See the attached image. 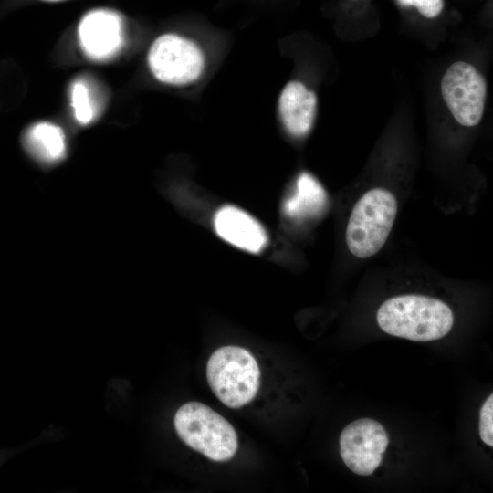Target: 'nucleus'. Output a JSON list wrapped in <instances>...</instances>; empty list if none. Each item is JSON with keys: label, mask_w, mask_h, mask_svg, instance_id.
<instances>
[{"label": "nucleus", "mask_w": 493, "mask_h": 493, "mask_svg": "<svg viewBox=\"0 0 493 493\" xmlns=\"http://www.w3.org/2000/svg\"><path fill=\"white\" fill-rule=\"evenodd\" d=\"M214 226L222 239L250 253L260 252L267 243L263 226L248 213L234 205H226L217 210Z\"/></svg>", "instance_id": "nucleus-9"}, {"label": "nucleus", "mask_w": 493, "mask_h": 493, "mask_svg": "<svg viewBox=\"0 0 493 493\" xmlns=\"http://www.w3.org/2000/svg\"><path fill=\"white\" fill-rule=\"evenodd\" d=\"M398 205L384 188L367 191L355 204L348 220L345 240L349 251L359 258L377 254L392 231Z\"/></svg>", "instance_id": "nucleus-2"}, {"label": "nucleus", "mask_w": 493, "mask_h": 493, "mask_svg": "<svg viewBox=\"0 0 493 493\" xmlns=\"http://www.w3.org/2000/svg\"><path fill=\"white\" fill-rule=\"evenodd\" d=\"M25 145L34 158L44 163H54L66 153L62 129L50 122H38L26 132Z\"/></svg>", "instance_id": "nucleus-11"}, {"label": "nucleus", "mask_w": 493, "mask_h": 493, "mask_svg": "<svg viewBox=\"0 0 493 493\" xmlns=\"http://www.w3.org/2000/svg\"><path fill=\"white\" fill-rule=\"evenodd\" d=\"M151 72L159 81L175 86L195 81L205 68L200 47L186 37L164 34L157 37L148 52Z\"/></svg>", "instance_id": "nucleus-5"}, {"label": "nucleus", "mask_w": 493, "mask_h": 493, "mask_svg": "<svg viewBox=\"0 0 493 493\" xmlns=\"http://www.w3.org/2000/svg\"><path fill=\"white\" fill-rule=\"evenodd\" d=\"M402 6H414L426 18L437 16L444 8V0H396Z\"/></svg>", "instance_id": "nucleus-15"}, {"label": "nucleus", "mask_w": 493, "mask_h": 493, "mask_svg": "<svg viewBox=\"0 0 493 493\" xmlns=\"http://www.w3.org/2000/svg\"><path fill=\"white\" fill-rule=\"evenodd\" d=\"M71 100L78 122L81 124L89 123L94 116V110L89 89L83 81L78 80L73 84Z\"/></svg>", "instance_id": "nucleus-13"}, {"label": "nucleus", "mask_w": 493, "mask_h": 493, "mask_svg": "<svg viewBox=\"0 0 493 493\" xmlns=\"http://www.w3.org/2000/svg\"><path fill=\"white\" fill-rule=\"evenodd\" d=\"M179 437L213 461H227L237 450V435L231 424L199 402L183 404L174 415Z\"/></svg>", "instance_id": "nucleus-4"}, {"label": "nucleus", "mask_w": 493, "mask_h": 493, "mask_svg": "<svg viewBox=\"0 0 493 493\" xmlns=\"http://www.w3.org/2000/svg\"><path fill=\"white\" fill-rule=\"evenodd\" d=\"M324 202V191L308 173H301L294 194L283 204V212L290 217H302L320 210Z\"/></svg>", "instance_id": "nucleus-12"}, {"label": "nucleus", "mask_w": 493, "mask_h": 493, "mask_svg": "<svg viewBox=\"0 0 493 493\" xmlns=\"http://www.w3.org/2000/svg\"><path fill=\"white\" fill-rule=\"evenodd\" d=\"M388 442L386 431L379 422L361 418L341 431L340 454L349 469L368 476L380 466Z\"/></svg>", "instance_id": "nucleus-7"}, {"label": "nucleus", "mask_w": 493, "mask_h": 493, "mask_svg": "<svg viewBox=\"0 0 493 493\" xmlns=\"http://www.w3.org/2000/svg\"><path fill=\"white\" fill-rule=\"evenodd\" d=\"M206 377L211 390L225 405L238 408L256 396L260 371L249 351L229 345L212 353L206 365Z\"/></svg>", "instance_id": "nucleus-3"}, {"label": "nucleus", "mask_w": 493, "mask_h": 493, "mask_svg": "<svg viewBox=\"0 0 493 493\" xmlns=\"http://www.w3.org/2000/svg\"><path fill=\"white\" fill-rule=\"evenodd\" d=\"M79 39L83 51L95 60L113 56L122 44V23L116 13L99 9L86 14L79 25Z\"/></svg>", "instance_id": "nucleus-8"}, {"label": "nucleus", "mask_w": 493, "mask_h": 493, "mask_svg": "<svg viewBox=\"0 0 493 493\" xmlns=\"http://www.w3.org/2000/svg\"><path fill=\"white\" fill-rule=\"evenodd\" d=\"M376 318L378 325L387 334L414 341L441 339L454 323L453 312L445 302L416 294L385 300Z\"/></svg>", "instance_id": "nucleus-1"}, {"label": "nucleus", "mask_w": 493, "mask_h": 493, "mask_svg": "<svg viewBox=\"0 0 493 493\" xmlns=\"http://www.w3.org/2000/svg\"><path fill=\"white\" fill-rule=\"evenodd\" d=\"M281 121L287 131L296 138L311 130L317 110V96L302 82L292 80L283 88L278 103Z\"/></svg>", "instance_id": "nucleus-10"}, {"label": "nucleus", "mask_w": 493, "mask_h": 493, "mask_svg": "<svg viewBox=\"0 0 493 493\" xmlns=\"http://www.w3.org/2000/svg\"><path fill=\"white\" fill-rule=\"evenodd\" d=\"M479 435L481 440L493 446V395L490 394L480 409Z\"/></svg>", "instance_id": "nucleus-14"}, {"label": "nucleus", "mask_w": 493, "mask_h": 493, "mask_svg": "<svg viewBox=\"0 0 493 493\" xmlns=\"http://www.w3.org/2000/svg\"><path fill=\"white\" fill-rule=\"evenodd\" d=\"M441 93L450 112L461 125L472 127L480 121L487 83L471 64L464 61L453 63L442 78Z\"/></svg>", "instance_id": "nucleus-6"}, {"label": "nucleus", "mask_w": 493, "mask_h": 493, "mask_svg": "<svg viewBox=\"0 0 493 493\" xmlns=\"http://www.w3.org/2000/svg\"><path fill=\"white\" fill-rule=\"evenodd\" d=\"M44 1H48V2H58V1H62V0H44Z\"/></svg>", "instance_id": "nucleus-16"}]
</instances>
